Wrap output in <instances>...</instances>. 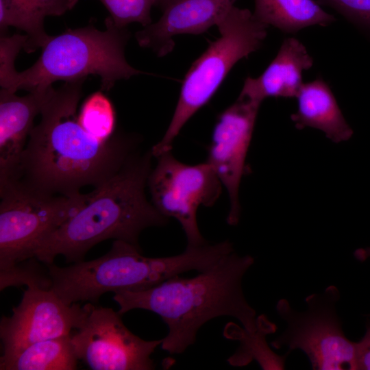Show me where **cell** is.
<instances>
[{
	"mask_svg": "<svg viewBox=\"0 0 370 370\" xmlns=\"http://www.w3.org/2000/svg\"><path fill=\"white\" fill-rule=\"evenodd\" d=\"M53 86L24 96L0 90V184L14 178L35 117L53 93Z\"/></svg>",
	"mask_w": 370,
	"mask_h": 370,
	"instance_id": "5bb4252c",
	"label": "cell"
},
{
	"mask_svg": "<svg viewBox=\"0 0 370 370\" xmlns=\"http://www.w3.org/2000/svg\"><path fill=\"white\" fill-rule=\"evenodd\" d=\"M340 292L330 286L322 293L306 298L308 308L298 312L285 299L278 301L276 310L286 323L284 332L271 345L284 346L291 352L301 349L316 370H355L356 343L348 339L342 329L336 305Z\"/></svg>",
	"mask_w": 370,
	"mask_h": 370,
	"instance_id": "ba28073f",
	"label": "cell"
},
{
	"mask_svg": "<svg viewBox=\"0 0 370 370\" xmlns=\"http://www.w3.org/2000/svg\"><path fill=\"white\" fill-rule=\"evenodd\" d=\"M254 262L251 256L232 251L194 278L177 275L147 289L114 293L113 299L121 315L134 309L158 314L168 328L161 348L181 354L195 343L199 328L218 317L237 319L249 332L257 330L256 311L242 288L243 278Z\"/></svg>",
	"mask_w": 370,
	"mask_h": 370,
	"instance_id": "7a4b0ae2",
	"label": "cell"
},
{
	"mask_svg": "<svg viewBox=\"0 0 370 370\" xmlns=\"http://www.w3.org/2000/svg\"><path fill=\"white\" fill-rule=\"evenodd\" d=\"M260 106L238 97L219 114L208 149L206 162L228 193L230 208L227 221L232 225L240 219L239 187L248 170L246 158Z\"/></svg>",
	"mask_w": 370,
	"mask_h": 370,
	"instance_id": "7c38bea8",
	"label": "cell"
},
{
	"mask_svg": "<svg viewBox=\"0 0 370 370\" xmlns=\"http://www.w3.org/2000/svg\"><path fill=\"white\" fill-rule=\"evenodd\" d=\"M217 26L220 36L186 73L168 128L151 149L153 157L171 150L182 128L210 101L236 63L261 47L269 27L257 20L248 9L234 5Z\"/></svg>",
	"mask_w": 370,
	"mask_h": 370,
	"instance_id": "8992f818",
	"label": "cell"
},
{
	"mask_svg": "<svg viewBox=\"0 0 370 370\" xmlns=\"http://www.w3.org/2000/svg\"><path fill=\"white\" fill-rule=\"evenodd\" d=\"M356 370H370V324L362 339L356 343Z\"/></svg>",
	"mask_w": 370,
	"mask_h": 370,
	"instance_id": "d4e9b609",
	"label": "cell"
},
{
	"mask_svg": "<svg viewBox=\"0 0 370 370\" xmlns=\"http://www.w3.org/2000/svg\"><path fill=\"white\" fill-rule=\"evenodd\" d=\"M297 109L291 119L298 130L312 127L332 142L348 140L353 130L345 119L329 85L322 79L304 83L296 97Z\"/></svg>",
	"mask_w": 370,
	"mask_h": 370,
	"instance_id": "2e32d148",
	"label": "cell"
},
{
	"mask_svg": "<svg viewBox=\"0 0 370 370\" xmlns=\"http://www.w3.org/2000/svg\"><path fill=\"white\" fill-rule=\"evenodd\" d=\"M254 3L253 14L257 20L285 33L313 25L325 26L335 21L314 0H254Z\"/></svg>",
	"mask_w": 370,
	"mask_h": 370,
	"instance_id": "ac0fdd59",
	"label": "cell"
},
{
	"mask_svg": "<svg viewBox=\"0 0 370 370\" xmlns=\"http://www.w3.org/2000/svg\"><path fill=\"white\" fill-rule=\"evenodd\" d=\"M87 312L71 341L78 360L93 370H151V356L162 339L145 341L111 308L86 304Z\"/></svg>",
	"mask_w": 370,
	"mask_h": 370,
	"instance_id": "30bf717a",
	"label": "cell"
},
{
	"mask_svg": "<svg viewBox=\"0 0 370 370\" xmlns=\"http://www.w3.org/2000/svg\"><path fill=\"white\" fill-rule=\"evenodd\" d=\"M157 159L147 182L152 204L162 215L180 223L187 247L206 245L197 225V212L200 206L210 207L217 201L221 181L206 161L187 164L177 160L171 151Z\"/></svg>",
	"mask_w": 370,
	"mask_h": 370,
	"instance_id": "9c48e42d",
	"label": "cell"
},
{
	"mask_svg": "<svg viewBox=\"0 0 370 370\" xmlns=\"http://www.w3.org/2000/svg\"><path fill=\"white\" fill-rule=\"evenodd\" d=\"M223 255L217 245L186 247L176 256H144L140 248L125 241L114 240L103 256L60 267L46 264L53 291L64 302L73 304L96 303L108 292L147 289L183 273L201 272L218 262Z\"/></svg>",
	"mask_w": 370,
	"mask_h": 370,
	"instance_id": "277c9868",
	"label": "cell"
},
{
	"mask_svg": "<svg viewBox=\"0 0 370 370\" xmlns=\"http://www.w3.org/2000/svg\"><path fill=\"white\" fill-rule=\"evenodd\" d=\"M335 10L356 25L370 31V0H317Z\"/></svg>",
	"mask_w": 370,
	"mask_h": 370,
	"instance_id": "cb8c5ba5",
	"label": "cell"
},
{
	"mask_svg": "<svg viewBox=\"0 0 370 370\" xmlns=\"http://www.w3.org/2000/svg\"><path fill=\"white\" fill-rule=\"evenodd\" d=\"M85 79L65 82L55 89L12 180L45 193L75 197L82 188H96L111 178L134 153L129 138L114 134L101 140L79 124L76 111Z\"/></svg>",
	"mask_w": 370,
	"mask_h": 370,
	"instance_id": "6da1fadb",
	"label": "cell"
},
{
	"mask_svg": "<svg viewBox=\"0 0 370 370\" xmlns=\"http://www.w3.org/2000/svg\"><path fill=\"white\" fill-rule=\"evenodd\" d=\"M106 8L113 23L121 27L132 23L145 27L151 23V10L154 0H99Z\"/></svg>",
	"mask_w": 370,
	"mask_h": 370,
	"instance_id": "603a6c76",
	"label": "cell"
},
{
	"mask_svg": "<svg viewBox=\"0 0 370 370\" xmlns=\"http://www.w3.org/2000/svg\"><path fill=\"white\" fill-rule=\"evenodd\" d=\"M77 119L82 127L99 140H107L114 134L115 110L101 91L95 92L86 99Z\"/></svg>",
	"mask_w": 370,
	"mask_h": 370,
	"instance_id": "44dd1931",
	"label": "cell"
},
{
	"mask_svg": "<svg viewBox=\"0 0 370 370\" xmlns=\"http://www.w3.org/2000/svg\"><path fill=\"white\" fill-rule=\"evenodd\" d=\"M177 1L178 0H154V5L159 7L163 11Z\"/></svg>",
	"mask_w": 370,
	"mask_h": 370,
	"instance_id": "4316f807",
	"label": "cell"
},
{
	"mask_svg": "<svg viewBox=\"0 0 370 370\" xmlns=\"http://www.w3.org/2000/svg\"><path fill=\"white\" fill-rule=\"evenodd\" d=\"M313 65V59L298 39L284 40L278 54L257 77H247L239 95L261 104L268 97H296L304 84L302 73Z\"/></svg>",
	"mask_w": 370,
	"mask_h": 370,
	"instance_id": "9a60e30c",
	"label": "cell"
},
{
	"mask_svg": "<svg viewBox=\"0 0 370 370\" xmlns=\"http://www.w3.org/2000/svg\"><path fill=\"white\" fill-rule=\"evenodd\" d=\"M236 1L178 0L163 10L158 21L138 31L135 38L139 46L163 57L173 50L175 36L199 34L217 25Z\"/></svg>",
	"mask_w": 370,
	"mask_h": 370,
	"instance_id": "4fadbf2b",
	"label": "cell"
},
{
	"mask_svg": "<svg viewBox=\"0 0 370 370\" xmlns=\"http://www.w3.org/2000/svg\"><path fill=\"white\" fill-rule=\"evenodd\" d=\"M88 196L51 195L17 180L0 184V272L34 258L40 243L74 216Z\"/></svg>",
	"mask_w": 370,
	"mask_h": 370,
	"instance_id": "52a82bcc",
	"label": "cell"
},
{
	"mask_svg": "<svg viewBox=\"0 0 370 370\" xmlns=\"http://www.w3.org/2000/svg\"><path fill=\"white\" fill-rule=\"evenodd\" d=\"M79 0H0V29L9 27L25 32L27 37L24 51L33 53L49 40L44 29L48 16H61L73 9Z\"/></svg>",
	"mask_w": 370,
	"mask_h": 370,
	"instance_id": "e0dca14e",
	"label": "cell"
},
{
	"mask_svg": "<svg viewBox=\"0 0 370 370\" xmlns=\"http://www.w3.org/2000/svg\"><path fill=\"white\" fill-rule=\"evenodd\" d=\"M87 312L86 304H67L51 289L28 286L10 317H2L0 362L15 356L38 341L71 335Z\"/></svg>",
	"mask_w": 370,
	"mask_h": 370,
	"instance_id": "8fae6325",
	"label": "cell"
},
{
	"mask_svg": "<svg viewBox=\"0 0 370 370\" xmlns=\"http://www.w3.org/2000/svg\"><path fill=\"white\" fill-rule=\"evenodd\" d=\"M355 257L361 261L370 258V247L360 248L354 252Z\"/></svg>",
	"mask_w": 370,
	"mask_h": 370,
	"instance_id": "484cf974",
	"label": "cell"
},
{
	"mask_svg": "<svg viewBox=\"0 0 370 370\" xmlns=\"http://www.w3.org/2000/svg\"><path fill=\"white\" fill-rule=\"evenodd\" d=\"M36 258L17 263L10 269L0 272V290L9 286L26 285L49 289L51 285L48 269L41 266Z\"/></svg>",
	"mask_w": 370,
	"mask_h": 370,
	"instance_id": "7402d4cb",
	"label": "cell"
},
{
	"mask_svg": "<svg viewBox=\"0 0 370 370\" xmlns=\"http://www.w3.org/2000/svg\"><path fill=\"white\" fill-rule=\"evenodd\" d=\"M257 330L254 332L241 328H237L235 333L225 330L227 334L225 335L227 338L241 341L236 352L228 358V362L233 366H244L255 359L264 369H283L289 352L283 356L276 355L270 349L265 340L267 334L276 330V326L264 315L257 318Z\"/></svg>",
	"mask_w": 370,
	"mask_h": 370,
	"instance_id": "ffe728a7",
	"label": "cell"
},
{
	"mask_svg": "<svg viewBox=\"0 0 370 370\" xmlns=\"http://www.w3.org/2000/svg\"><path fill=\"white\" fill-rule=\"evenodd\" d=\"M105 25L104 30L88 25L50 36L29 68L18 72L14 65L0 70L1 87L15 92H30L51 86L57 81L97 75L101 90L108 91L116 82L144 73L125 58V49L130 36L127 28L116 25L110 16Z\"/></svg>",
	"mask_w": 370,
	"mask_h": 370,
	"instance_id": "5b68a950",
	"label": "cell"
},
{
	"mask_svg": "<svg viewBox=\"0 0 370 370\" xmlns=\"http://www.w3.org/2000/svg\"><path fill=\"white\" fill-rule=\"evenodd\" d=\"M152 157L151 151L134 153L114 175L88 193L85 204L40 243L34 258L47 264L61 255L66 262L75 263L108 239L140 247L144 230L167 223L145 194Z\"/></svg>",
	"mask_w": 370,
	"mask_h": 370,
	"instance_id": "3957f363",
	"label": "cell"
},
{
	"mask_svg": "<svg viewBox=\"0 0 370 370\" xmlns=\"http://www.w3.org/2000/svg\"><path fill=\"white\" fill-rule=\"evenodd\" d=\"M368 317H370V314L367 315Z\"/></svg>",
	"mask_w": 370,
	"mask_h": 370,
	"instance_id": "83f0119b",
	"label": "cell"
},
{
	"mask_svg": "<svg viewBox=\"0 0 370 370\" xmlns=\"http://www.w3.org/2000/svg\"><path fill=\"white\" fill-rule=\"evenodd\" d=\"M78 360L71 334L33 343L0 362V369L74 370Z\"/></svg>",
	"mask_w": 370,
	"mask_h": 370,
	"instance_id": "d6986e66",
	"label": "cell"
}]
</instances>
